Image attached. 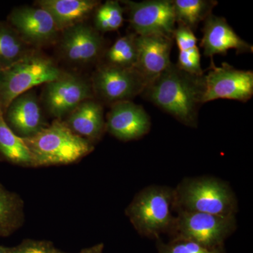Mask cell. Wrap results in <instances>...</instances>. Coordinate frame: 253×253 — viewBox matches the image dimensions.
<instances>
[{
	"mask_svg": "<svg viewBox=\"0 0 253 253\" xmlns=\"http://www.w3.org/2000/svg\"><path fill=\"white\" fill-rule=\"evenodd\" d=\"M0 253H6V248L0 246Z\"/></svg>",
	"mask_w": 253,
	"mask_h": 253,
	"instance_id": "cell-28",
	"label": "cell"
},
{
	"mask_svg": "<svg viewBox=\"0 0 253 253\" xmlns=\"http://www.w3.org/2000/svg\"><path fill=\"white\" fill-rule=\"evenodd\" d=\"M123 13V8L116 0H109L104 4H99L95 9V29L101 32L116 31L122 26L124 21Z\"/></svg>",
	"mask_w": 253,
	"mask_h": 253,
	"instance_id": "cell-23",
	"label": "cell"
},
{
	"mask_svg": "<svg viewBox=\"0 0 253 253\" xmlns=\"http://www.w3.org/2000/svg\"><path fill=\"white\" fill-rule=\"evenodd\" d=\"M0 156L9 162L32 166L31 155L21 136L15 134L5 121L0 109Z\"/></svg>",
	"mask_w": 253,
	"mask_h": 253,
	"instance_id": "cell-19",
	"label": "cell"
},
{
	"mask_svg": "<svg viewBox=\"0 0 253 253\" xmlns=\"http://www.w3.org/2000/svg\"><path fill=\"white\" fill-rule=\"evenodd\" d=\"M174 189L165 186H150L136 195L126 209V214L137 232L144 237L159 239L169 235L175 216Z\"/></svg>",
	"mask_w": 253,
	"mask_h": 253,
	"instance_id": "cell-4",
	"label": "cell"
},
{
	"mask_svg": "<svg viewBox=\"0 0 253 253\" xmlns=\"http://www.w3.org/2000/svg\"><path fill=\"white\" fill-rule=\"evenodd\" d=\"M67 126L76 134L89 139H98L106 127L104 109L100 103L87 99L68 115Z\"/></svg>",
	"mask_w": 253,
	"mask_h": 253,
	"instance_id": "cell-18",
	"label": "cell"
},
{
	"mask_svg": "<svg viewBox=\"0 0 253 253\" xmlns=\"http://www.w3.org/2000/svg\"><path fill=\"white\" fill-rule=\"evenodd\" d=\"M6 253H61L51 245L36 241H27L11 249L6 248Z\"/></svg>",
	"mask_w": 253,
	"mask_h": 253,
	"instance_id": "cell-26",
	"label": "cell"
},
{
	"mask_svg": "<svg viewBox=\"0 0 253 253\" xmlns=\"http://www.w3.org/2000/svg\"><path fill=\"white\" fill-rule=\"evenodd\" d=\"M174 211L235 216L236 195L229 184L212 177L186 178L174 189Z\"/></svg>",
	"mask_w": 253,
	"mask_h": 253,
	"instance_id": "cell-2",
	"label": "cell"
},
{
	"mask_svg": "<svg viewBox=\"0 0 253 253\" xmlns=\"http://www.w3.org/2000/svg\"><path fill=\"white\" fill-rule=\"evenodd\" d=\"M22 139L31 155L33 166L76 162L94 149L87 139L60 121H55L34 135Z\"/></svg>",
	"mask_w": 253,
	"mask_h": 253,
	"instance_id": "cell-3",
	"label": "cell"
},
{
	"mask_svg": "<svg viewBox=\"0 0 253 253\" xmlns=\"http://www.w3.org/2000/svg\"><path fill=\"white\" fill-rule=\"evenodd\" d=\"M236 227L234 215L178 212L169 236L171 239L189 240L208 249H221Z\"/></svg>",
	"mask_w": 253,
	"mask_h": 253,
	"instance_id": "cell-6",
	"label": "cell"
},
{
	"mask_svg": "<svg viewBox=\"0 0 253 253\" xmlns=\"http://www.w3.org/2000/svg\"><path fill=\"white\" fill-rule=\"evenodd\" d=\"M201 46L204 56L212 61L213 56L226 54L230 49H235L238 54L253 51V46L236 34L225 18L213 14L205 20Z\"/></svg>",
	"mask_w": 253,
	"mask_h": 253,
	"instance_id": "cell-14",
	"label": "cell"
},
{
	"mask_svg": "<svg viewBox=\"0 0 253 253\" xmlns=\"http://www.w3.org/2000/svg\"><path fill=\"white\" fill-rule=\"evenodd\" d=\"M134 33L120 38L106 52L109 65L123 68H135L137 48Z\"/></svg>",
	"mask_w": 253,
	"mask_h": 253,
	"instance_id": "cell-22",
	"label": "cell"
},
{
	"mask_svg": "<svg viewBox=\"0 0 253 253\" xmlns=\"http://www.w3.org/2000/svg\"><path fill=\"white\" fill-rule=\"evenodd\" d=\"M217 1L212 0H174L173 1L176 24L194 31L200 23L212 14Z\"/></svg>",
	"mask_w": 253,
	"mask_h": 253,
	"instance_id": "cell-20",
	"label": "cell"
},
{
	"mask_svg": "<svg viewBox=\"0 0 253 253\" xmlns=\"http://www.w3.org/2000/svg\"><path fill=\"white\" fill-rule=\"evenodd\" d=\"M103 249H104V244H100L89 249L83 250L79 253H102Z\"/></svg>",
	"mask_w": 253,
	"mask_h": 253,
	"instance_id": "cell-27",
	"label": "cell"
},
{
	"mask_svg": "<svg viewBox=\"0 0 253 253\" xmlns=\"http://www.w3.org/2000/svg\"><path fill=\"white\" fill-rule=\"evenodd\" d=\"M172 38L164 36H136L137 60L135 69L148 82L153 81L170 65Z\"/></svg>",
	"mask_w": 253,
	"mask_h": 253,
	"instance_id": "cell-15",
	"label": "cell"
},
{
	"mask_svg": "<svg viewBox=\"0 0 253 253\" xmlns=\"http://www.w3.org/2000/svg\"><path fill=\"white\" fill-rule=\"evenodd\" d=\"M28 46L9 23L0 21V71L29 54Z\"/></svg>",
	"mask_w": 253,
	"mask_h": 253,
	"instance_id": "cell-21",
	"label": "cell"
},
{
	"mask_svg": "<svg viewBox=\"0 0 253 253\" xmlns=\"http://www.w3.org/2000/svg\"><path fill=\"white\" fill-rule=\"evenodd\" d=\"M158 253H226L224 248L211 249L189 240L174 239L168 243L156 240Z\"/></svg>",
	"mask_w": 253,
	"mask_h": 253,
	"instance_id": "cell-25",
	"label": "cell"
},
{
	"mask_svg": "<svg viewBox=\"0 0 253 253\" xmlns=\"http://www.w3.org/2000/svg\"><path fill=\"white\" fill-rule=\"evenodd\" d=\"M94 96L92 87L88 82L71 73H62L54 81L46 83L43 102L53 117L68 116L81 103Z\"/></svg>",
	"mask_w": 253,
	"mask_h": 253,
	"instance_id": "cell-10",
	"label": "cell"
},
{
	"mask_svg": "<svg viewBox=\"0 0 253 253\" xmlns=\"http://www.w3.org/2000/svg\"><path fill=\"white\" fill-rule=\"evenodd\" d=\"M100 4L96 0H40L37 5L46 10L59 32L84 22Z\"/></svg>",
	"mask_w": 253,
	"mask_h": 253,
	"instance_id": "cell-17",
	"label": "cell"
},
{
	"mask_svg": "<svg viewBox=\"0 0 253 253\" xmlns=\"http://www.w3.org/2000/svg\"><path fill=\"white\" fill-rule=\"evenodd\" d=\"M3 114L9 127L21 138L33 136L45 127L39 100L32 89L15 98Z\"/></svg>",
	"mask_w": 253,
	"mask_h": 253,
	"instance_id": "cell-16",
	"label": "cell"
},
{
	"mask_svg": "<svg viewBox=\"0 0 253 253\" xmlns=\"http://www.w3.org/2000/svg\"><path fill=\"white\" fill-rule=\"evenodd\" d=\"M151 126L149 114L142 106L132 101L111 105L106 123L110 134L125 141L140 139L149 132Z\"/></svg>",
	"mask_w": 253,
	"mask_h": 253,
	"instance_id": "cell-12",
	"label": "cell"
},
{
	"mask_svg": "<svg viewBox=\"0 0 253 253\" xmlns=\"http://www.w3.org/2000/svg\"><path fill=\"white\" fill-rule=\"evenodd\" d=\"M204 80V104L217 99L247 102L252 98L253 71L236 69L226 63L216 66L212 61Z\"/></svg>",
	"mask_w": 253,
	"mask_h": 253,
	"instance_id": "cell-8",
	"label": "cell"
},
{
	"mask_svg": "<svg viewBox=\"0 0 253 253\" xmlns=\"http://www.w3.org/2000/svg\"><path fill=\"white\" fill-rule=\"evenodd\" d=\"M148 82L135 68L105 65L96 70L92 78L93 92L100 99L111 105L131 101L142 94Z\"/></svg>",
	"mask_w": 253,
	"mask_h": 253,
	"instance_id": "cell-7",
	"label": "cell"
},
{
	"mask_svg": "<svg viewBox=\"0 0 253 253\" xmlns=\"http://www.w3.org/2000/svg\"><path fill=\"white\" fill-rule=\"evenodd\" d=\"M204 77L184 72L172 62L148 83L142 94L184 126L196 127L200 106L204 104Z\"/></svg>",
	"mask_w": 253,
	"mask_h": 253,
	"instance_id": "cell-1",
	"label": "cell"
},
{
	"mask_svg": "<svg viewBox=\"0 0 253 253\" xmlns=\"http://www.w3.org/2000/svg\"><path fill=\"white\" fill-rule=\"evenodd\" d=\"M18 204L14 195L0 184V236L9 234L16 225Z\"/></svg>",
	"mask_w": 253,
	"mask_h": 253,
	"instance_id": "cell-24",
	"label": "cell"
},
{
	"mask_svg": "<svg viewBox=\"0 0 253 253\" xmlns=\"http://www.w3.org/2000/svg\"><path fill=\"white\" fill-rule=\"evenodd\" d=\"M61 33L60 48L65 59L70 63L86 64L99 58L104 42L95 28L83 22Z\"/></svg>",
	"mask_w": 253,
	"mask_h": 253,
	"instance_id": "cell-13",
	"label": "cell"
},
{
	"mask_svg": "<svg viewBox=\"0 0 253 253\" xmlns=\"http://www.w3.org/2000/svg\"><path fill=\"white\" fill-rule=\"evenodd\" d=\"M128 11L131 27L136 36H164L173 38L176 28L172 0L123 1Z\"/></svg>",
	"mask_w": 253,
	"mask_h": 253,
	"instance_id": "cell-9",
	"label": "cell"
},
{
	"mask_svg": "<svg viewBox=\"0 0 253 253\" xmlns=\"http://www.w3.org/2000/svg\"><path fill=\"white\" fill-rule=\"evenodd\" d=\"M62 73L49 58L30 52L0 71V109L4 113L15 98L35 86L54 81Z\"/></svg>",
	"mask_w": 253,
	"mask_h": 253,
	"instance_id": "cell-5",
	"label": "cell"
},
{
	"mask_svg": "<svg viewBox=\"0 0 253 253\" xmlns=\"http://www.w3.org/2000/svg\"><path fill=\"white\" fill-rule=\"evenodd\" d=\"M7 22L28 45H49L56 41L60 33L49 13L39 6L15 8Z\"/></svg>",
	"mask_w": 253,
	"mask_h": 253,
	"instance_id": "cell-11",
	"label": "cell"
}]
</instances>
